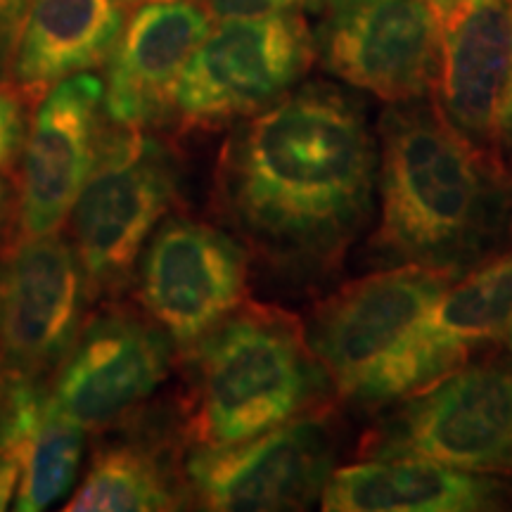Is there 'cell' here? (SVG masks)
I'll list each match as a JSON object with an SVG mask.
<instances>
[{
    "label": "cell",
    "mask_w": 512,
    "mask_h": 512,
    "mask_svg": "<svg viewBox=\"0 0 512 512\" xmlns=\"http://www.w3.org/2000/svg\"><path fill=\"white\" fill-rule=\"evenodd\" d=\"M377 136L380 221L368 264L460 278L512 247V169L465 138L432 95L392 102Z\"/></svg>",
    "instance_id": "2"
},
{
    "label": "cell",
    "mask_w": 512,
    "mask_h": 512,
    "mask_svg": "<svg viewBox=\"0 0 512 512\" xmlns=\"http://www.w3.org/2000/svg\"><path fill=\"white\" fill-rule=\"evenodd\" d=\"M377 166L363 102L309 83L235 126L216 164L214 202L280 278L323 280L373 219Z\"/></svg>",
    "instance_id": "1"
},
{
    "label": "cell",
    "mask_w": 512,
    "mask_h": 512,
    "mask_svg": "<svg viewBox=\"0 0 512 512\" xmlns=\"http://www.w3.org/2000/svg\"><path fill=\"white\" fill-rule=\"evenodd\" d=\"M105 86L91 74H74L50 88L22 147L19 238L55 235L72 216L100 152V110Z\"/></svg>",
    "instance_id": "12"
},
{
    "label": "cell",
    "mask_w": 512,
    "mask_h": 512,
    "mask_svg": "<svg viewBox=\"0 0 512 512\" xmlns=\"http://www.w3.org/2000/svg\"><path fill=\"white\" fill-rule=\"evenodd\" d=\"M430 3L441 43L437 105L465 138L496 152V117L512 57V0Z\"/></svg>",
    "instance_id": "15"
},
{
    "label": "cell",
    "mask_w": 512,
    "mask_h": 512,
    "mask_svg": "<svg viewBox=\"0 0 512 512\" xmlns=\"http://www.w3.org/2000/svg\"><path fill=\"white\" fill-rule=\"evenodd\" d=\"M88 292L74 245L57 233L19 242L0 268V368L29 377L60 368Z\"/></svg>",
    "instance_id": "11"
},
{
    "label": "cell",
    "mask_w": 512,
    "mask_h": 512,
    "mask_svg": "<svg viewBox=\"0 0 512 512\" xmlns=\"http://www.w3.org/2000/svg\"><path fill=\"white\" fill-rule=\"evenodd\" d=\"M27 133V100L12 88H0V171L22 155Z\"/></svg>",
    "instance_id": "21"
},
{
    "label": "cell",
    "mask_w": 512,
    "mask_h": 512,
    "mask_svg": "<svg viewBox=\"0 0 512 512\" xmlns=\"http://www.w3.org/2000/svg\"><path fill=\"white\" fill-rule=\"evenodd\" d=\"M512 325V247L453 280L420 325L411 354V394L467 366Z\"/></svg>",
    "instance_id": "17"
},
{
    "label": "cell",
    "mask_w": 512,
    "mask_h": 512,
    "mask_svg": "<svg viewBox=\"0 0 512 512\" xmlns=\"http://www.w3.org/2000/svg\"><path fill=\"white\" fill-rule=\"evenodd\" d=\"M169 335L150 320L105 313L86 323L57 368L53 401L83 430H102L126 418L166 380Z\"/></svg>",
    "instance_id": "13"
},
{
    "label": "cell",
    "mask_w": 512,
    "mask_h": 512,
    "mask_svg": "<svg viewBox=\"0 0 512 512\" xmlns=\"http://www.w3.org/2000/svg\"><path fill=\"white\" fill-rule=\"evenodd\" d=\"M496 152L505 164H512V57L508 81H505V91L496 117Z\"/></svg>",
    "instance_id": "24"
},
{
    "label": "cell",
    "mask_w": 512,
    "mask_h": 512,
    "mask_svg": "<svg viewBox=\"0 0 512 512\" xmlns=\"http://www.w3.org/2000/svg\"><path fill=\"white\" fill-rule=\"evenodd\" d=\"M361 441L363 458H425L512 479V361L484 358L420 389Z\"/></svg>",
    "instance_id": "5"
},
{
    "label": "cell",
    "mask_w": 512,
    "mask_h": 512,
    "mask_svg": "<svg viewBox=\"0 0 512 512\" xmlns=\"http://www.w3.org/2000/svg\"><path fill=\"white\" fill-rule=\"evenodd\" d=\"M8 211H10V185L0 176V226H3L5 219H8Z\"/></svg>",
    "instance_id": "26"
},
{
    "label": "cell",
    "mask_w": 512,
    "mask_h": 512,
    "mask_svg": "<svg viewBox=\"0 0 512 512\" xmlns=\"http://www.w3.org/2000/svg\"><path fill=\"white\" fill-rule=\"evenodd\" d=\"M422 266H392L351 280L313 309L306 339L339 401L384 408L411 396L420 325L453 283Z\"/></svg>",
    "instance_id": "4"
},
{
    "label": "cell",
    "mask_w": 512,
    "mask_h": 512,
    "mask_svg": "<svg viewBox=\"0 0 512 512\" xmlns=\"http://www.w3.org/2000/svg\"><path fill=\"white\" fill-rule=\"evenodd\" d=\"M183 501L171 467L155 448L119 441L98 448L64 512H155Z\"/></svg>",
    "instance_id": "19"
},
{
    "label": "cell",
    "mask_w": 512,
    "mask_h": 512,
    "mask_svg": "<svg viewBox=\"0 0 512 512\" xmlns=\"http://www.w3.org/2000/svg\"><path fill=\"white\" fill-rule=\"evenodd\" d=\"M178 195L169 147L145 128L102 133L98 162L72 209L74 249L88 290H112L133 273Z\"/></svg>",
    "instance_id": "6"
},
{
    "label": "cell",
    "mask_w": 512,
    "mask_h": 512,
    "mask_svg": "<svg viewBox=\"0 0 512 512\" xmlns=\"http://www.w3.org/2000/svg\"><path fill=\"white\" fill-rule=\"evenodd\" d=\"M247 280L240 240L209 223L169 219L143 249L138 297L152 323L188 351L247 302Z\"/></svg>",
    "instance_id": "10"
},
{
    "label": "cell",
    "mask_w": 512,
    "mask_h": 512,
    "mask_svg": "<svg viewBox=\"0 0 512 512\" xmlns=\"http://www.w3.org/2000/svg\"><path fill=\"white\" fill-rule=\"evenodd\" d=\"M320 505L328 512L510 510L512 486L425 458H368L332 472Z\"/></svg>",
    "instance_id": "16"
},
{
    "label": "cell",
    "mask_w": 512,
    "mask_h": 512,
    "mask_svg": "<svg viewBox=\"0 0 512 512\" xmlns=\"http://www.w3.org/2000/svg\"><path fill=\"white\" fill-rule=\"evenodd\" d=\"M124 0H29L12 76L29 98L110 60L124 31Z\"/></svg>",
    "instance_id": "18"
},
{
    "label": "cell",
    "mask_w": 512,
    "mask_h": 512,
    "mask_svg": "<svg viewBox=\"0 0 512 512\" xmlns=\"http://www.w3.org/2000/svg\"><path fill=\"white\" fill-rule=\"evenodd\" d=\"M211 17L219 19H252L273 15H299L325 5V0H204Z\"/></svg>",
    "instance_id": "22"
},
{
    "label": "cell",
    "mask_w": 512,
    "mask_h": 512,
    "mask_svg": "<svg viewBox=\"0 0 512 512\" xmlns=\"http://www.w3.org/2000/svg\"><path fill=\"white\" fill-rule=\"evenodd\" d=\"M339 456L328 408L226 448H192L183 475L190 498L207 510H304L320 501Z\"/></svg>",
    "instance_id": "8"
},
{
    "label": "cell",
    "mask_w": 512,
    "mask_h": 512,
    "mask_svg": "<svg viewBox=\"0 0 512 512\" xmlns=\"http://www.w3.org/2000/svg\"><path fill=\"white\" fill-rule=\"evenodd\" d=\"M185 437L192 448H226L316 411L330 384L302 320L245 302L192 344Z\"/></svg>",
    "instance_id": "3"
},
{
    "label": "cell",
    "mask_w": 512,
    "mask_h": 512,
    "mask_svg": "<svg viewBox=\"0 0 512 512\" xmlns=\"http://www.w3.org/2000/svg\"><path fill=\"white\" fill-rule=\"evenodd\" d=\"M17 482H19V467L10 463L8 458L0 456V510L8 508L12 498L17 494Z\"/></svg>",
    "instance_id": "25"
},
{
    "label": "cell",
    "mask_w": 512,
    "mask_h": 512,
    "mask_svg": "<svg viewBox=\"0 0 512 512\" xmlns=\"http://www.w3.org/2000/svg\"><path fill=\"white\" fill-rule=\"evenodd\" d=\"M316 55L302 15L223 19L185 64L174 119L183 128H219L254 117L292 93Z\"/></svg>",
    "instance_id": "7"
},
{
    "label": "cell",
    "mask_w": 512,
    "mask_h": 512,
    "mask_svg": "<svg viewBox=\"0 0 512 512\" xmlns=\"http://www.w3.org/2000/svg\"><path fill=\"white\" fill-rule=\"evenodd\" d=\"M86 430L50 403L17 451L19 482L15 510L41 512L72 491L79 472Z\"/></svg>",
    "instance_id": "20"
},
{
    "label": "cell",
    "mask_w": 512,
    "mask_h": 512,
    "mask_svg": "<svg viewBox=\"0 0 512 512\" xmlns=\"http://www.w3.org/2000/svg\"><path fill=\"white\" fill-rule=\"evenodd\" d=\"M29 0H0V76L12 69Z\"/></svg>",
    "instance_id": "23"
},
{
    "label": "cell",
    "mask_w": 512,
    "mask_h": 512,
    "mask_svg": "<svg viewBox=\"0 0 512 512\" xmlns=\"http://www.w3.org/2000/svg\"><path fill=\"white\" fill-rule=\"evenodd\" d=\"M439 50L430 0H325L316 34L323 67L389 105L434 95Z\"/></svg>",
    "instance_id": "9"
},
{
    "label": "cell",
    "mask_w": 512,
    "mask_h": 512,
    "mask_svg": "<svg viewBox=\"0 0 512 512\" xmlns=\"http://www.w3.org/2000/svg\"><path fill=\"white\" fill-rule=\"evenodd\" d=\"M204 0H150L121 31L110 55L102 110L114 126L147 128L174 119L185 64L211 31Z\"/></svg>",
    "instance_id": "14"
}]
</instances>
